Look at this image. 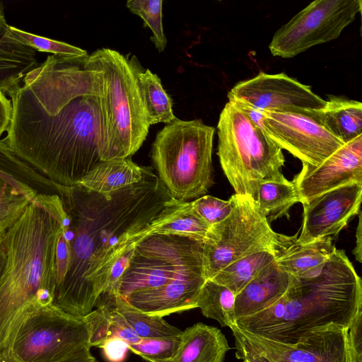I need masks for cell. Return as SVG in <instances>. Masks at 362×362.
I'll return each mask as SVG.
<instances>
[{
  "instance_id": "ffe728a7",
  "label": "cell",
  "mask_w": 362,
  "mask_h": 362,
  "mask_svg": "<svg viewBox=\"0 0 362 362\" xmlns=\"http://www.w3.org/2000/svg\"><path fill=\"white\" fill-rule=\"evenodd\" d=\"M39 64L36 51L12 36L0 2V90L7 93L21 85Z\"/></svg>"
},
{
  "instance_id": "277c9868",
  "label": "cell",
  "mask_w": 362,
  "mask_h": 362,
  "mask_svg": "<svg viewBox=\"0 0 362 362\" xmlns=\"http://www.w3.org/2000/svg\"><path fill=\"white\" fill-rule=\"evenodd\" d=\"M362 307V281L342 250L335 247L322 272L292 276L284 296L269 308L239 318L235 326L269 340L295 344L303 336L332 325L349 329Z\"/></svg>"
},
{
  "instance_id": "f6af8a7d",
  "label": "cell",
  "mask_w": 362,
  "mask_h": 362,
  "mask_svg": "<svg viewBox=\"0 0 362 362\" xmlns=\"http://www.w3.org/2000/svg\"></svg>"
},
{
  "instance_id": "8fae6325",
  "label": "cell",
  "mask_w": 362,
  "mask_h": 362,
  "mask_svg": "<svg viewBox=\"0 0 362 362\" xmlns=\"http://www.w3.org/2000/svg\"><path fill=\"white\" fill-rule=\"evenodd\" d=\"M361 0H316L274 35L269 48L272 55L291 58L309 48L339 37L361 11Z\"/></svg>"
},
{
  "instance_id": "4fadbf2b",
  "label": "cell",
  "mask_w": 362,
  "mask_h": 362,
  "mask_svg": "<svg viewBox=\"0 0 362 362\" xmlns=\"http://www.w3.org/2000/svg\"><path fill=\"white\" fill-rule=\"evenodd\" d=\"M316 110L263 111V130L302 164L317 166L345 144L322 123Z\"/></svg>"
},
{
  "instance_id": "f1b7e54d",
  "label": "cell",
  "mask_w": 362,
  "mask_h": 362,
  "mask_svg": "<svg viewBox=\"0 0 362 362\" xmlns=\"http://www.w3.org/2000/svg\"><path fill=\"white\" fill-rule=\"evenodd\" d=\"M235 294L226 286L211 279L203 284L197 300V308H200L206 317L216 320L222 327L235 325Z\"/></svg>"
},
{
  "instance_id": "8992f818",
  "label": "cell",
  "mask_w": 362,
  "mask_h": 362,
  "mask_svg": "<svg viewBox=\"0 0 362 362\" xmlns=\"http://www.w3.org/2000/svg\"><path fill=\"white\" fill-rule=\"evenodd\" d=\"M214 133V127L201 120L177 118L158 132L151 156L173 199L187 202L204 196L212 186Z\"/></svg>"
},
{
  "instance_id": "836d02e7",
  "label": "cell",
  "mask_w": 362,
  "mask_h": 362,
  "mask_svg": "<svg viewBox=\"0 0 362 362\" xmlns=\"http://www.w3.org/2000/svg\"><path fill=\"white\" fill-rule=\"evenodd\" d=\"M191 203L194 211L211 227L226 219L233 209L231 197L228 200H223L210 195H204Z\"/></svg>"
},
{
  "instance_id": "ac0fdd59",
  "label": "cell",
  "mask_w": 362,
  "mask_h": 362,
  "mask_svg": "<svg viewBox=\"0 0 362 362\" xmlns=\"http://www.w3.org/2000/svg\"><path fill=\"white\" fill-rule=\"evenodd\" d=\"M292 276L276 260L256 275L235 295L236 320L257 314L274 305L286 292Z\"/></svg>"
},
{
  "instance_id": "1f68e13d",
  "label": "cell",
  "mask_w": 362,
  "mask_h": 362,
  "mask_svg": "<svg viewBox=\"0 0 362 362\" xmlns=\"http://www.w3.org/2000/svg\"><path fill=\"white\" fill-rule=\"evenodd\" d=\"M12 36L18 42L35 51L49 52L53 55L64 57L87 56L86 50L68 43L38 36L10 25Z\"/></svg>"
},
{
  "instance_id": "8d00e7d4",
  "label": "cell",
  "mask_w": 362,
  "mask_h": 362,
  "mask_svg": "<svg viewBox=\"0 0 362 362\" xmlns=\"http://www.w3.org/2000/svg\"><path fill=\"white\" fill-rule=\"evenodd\" d=\"M67 221L58 238L56 250L57 287L62 281L67 271L70 260V245L66 235Z\"/></svg>"
},
{
  "instance_id": "7a4b0ae2",
  "label": "cell",
  "mask_w": 362,
  "mask_h": 362,
  "mask_svg": "<svg viewBox=\"0 0 362 362\" xmlns=\"http://www.w3.org/2000/svg\"><path fill=\"white\" fill-rule=\"evenodd\" d=\"M6 94L12 117L2 140L40 174L54 184L73 187L102 162L97 97H79L60 107H42L21 83Z\"/></svg>"
},
{
  "instance_id": "60d3db41",
  "label": "cell",
  "mask_w": 362,
  "mask_h": 362,
  "mask_svg": "<svg viewBox=\"0 0 362 362\" xmlns=\"http://www.w3.org/2000/svg\"><path fill=\"white\" fill-rule=\"evenodd\" d=\"M358 226H357L356 232V247L353 250L352 252H353V254L354 255L356 260L358 261L360 263H361V258H362V256H361L362 231L361 230H362V227H361V210L358 211Z\"/></svg>"
},
{
  "instance_id": "2e32d148",
  "label": "cell",
  "mask_w": 362,
  "mask_h": 362,
  "mask_svg": "<svg viewBox=\"0 0 362 362\" xmlns=\"http://www.w3.org/2000/svg\"><path fill=\"white\" fill-rule=\"evenodd\" d=\"M302 165L292 180L301 204L345 185L362 184V135L344 144L317 166Z\"/></svg>"
},
{
  "instance_id": "484cf974",
  "label": "cell",
  "mask_w": 362,
  "mask_h": 362,
  "mask_svg": "<svg viewBox=\"0 0 362 362\" xmlns=\"http://www.w3.org/2000/svg\"><path fill=\"white\" fill-rule=\"evenodd\" d=\"M98 304H103L117 310L141 339L175 337L180 335L182 332L170 325L163 317L144 313L120 298L101 295L96 305Z\"/></svg>"
},
{
  "instance_id": "52a82bcc",
  "label": "cell",
  "mask_w": 362,
  "mask_h": 362,
  "mask_svg": "<svg viewBox=\"0 0 362 362\" xmlns=\"http://www.w3.org/2000/svg\"><path fill=\"white\" fill-rule=\"evenodd\" d=\"M217 155L235 194H250V183L283 182L282 149L233 101L223 108L217 124Z\"/></svg>"
},
{
  "instance_id": "74e56055",
  "label": "cell",
  "mask_w": 362,
  "mask_h": 362,
  "mask_svg": "<svg viewBox=\"0 0 362 362\" xmlns=\"http://www.w3.org/2000/svg\"><path fill=\"white\" fill-rule=\"evenodd\" d=\"M99 347L108 362H123L129 351V344L117 337L107 338Z\"/></svg>"
},
{
  "instance_id": "44dd1931",
  "label": "cell",
  "mask_w": 362,
  "mask_h": 362,
  "mask_svg": "<svg viewBox=\"0 0 362 362\" xmlns=\"http://www.w3.org/2000/svg\"><path fill=\"white\" fill-rule=\"evenodd\" d=\"M330 237L309 243L296 242L282 251L276 258L278 266L290 276L311 278L319 275L335 249Z\"/></svg>"
},
{
  "instance_id": "ab89813d",
  "label": "cell",
  "mask_w": 362,
  "mask_h": 362,
  "mask_svg": "<svg viewBox=\"0 0 362 362\" xmlns=\"http://www.w3.org/2000/svg\"><path fill=\"white\" fill-rule=\"evenodd\" d=\"M12 117V105L6 93L0 90V137L7 132Z\"/></svg>"
},
{
  "instance_id": "b9f144b4",
  "label": "cell",
  "mask_w": 362,
  "mask_h": 362,
  "mask_svg": "<svg viewBox=\"0 0 362 362\" xmlns=\"http://www.w3.org/2000/svg\"><path fill=\"white\" fill-rule=\"evenodd\" d=\"M6 230L0 228V279L6 262V246L4 238Z\"/></svg>"
},
{
  "instance_id": "4dcf8cb0",
  "label": "cell",
  "mask_w": 362,
  "mask_h": 362,
  "mask_svg": "<svg viewBox=\"0 0 362 362\" xmlns=\"http://www.w3.org/2000/svg\"><path fill=\"white\" fill-rule=\"evenodd\" d=\"M162 0H129L127 2L129 11L141 17L145 25L151 30V39L160 52L167 45L162 23Z\"/></svg>"
},
{
  "instance_id": "4316f807",
  "label": "cell",
  "mask_w": 362,
  "mask_h": 362,
  "mask_svg": "<svg viewBox=\"0 0 362 362\" xmlns=\"http://www.w3.org/2000/svg\"><path fill=\"white\" fill-rule=\"evenodd\" d=\"M35 189L6 169L0 159V227L6 230L18 218L37 195Z\"/></svg>"
},
{
  "instance_id": "5b68a950",
  "label": "cell",
  "mask_w": 362,
  "mask_h": 362,
  "mask_svg": "<svg viewBox=\"0 0 362 362\" xmlns=\"http://www.w3.org/2000/svg\"><path fill=\"white\" fill-rule=\"evenodd\" d=\"M119 52L102 48L84 59L103 78L98 106V151L101 161L131 158L148 135L150 124L136 78L138 63Z\"/></svg>"
},
{
  "instance_id": "5bb4252c",
  "label": "cell",
  "mask_w": 362,
  "mask_h": 362,
  "mask_svg": "<svg viewBox=\"0 0 362 362\" xmlns=\"http://www.w3.org/2000/svg\"><path fill=\"white\" fill-rule=\"evenodd\" d=\"M228 101L244 104L260 111L315 110L326 100L284 73L259 72L253 78L237 83L228 93Z\"/></svg>"
},
{
  "instance_id": "e575fe53",
  "label": "cell",
  "mask_w": 362,
  "mask_h": 362,
  "mask_svg": "<svg viewBox=\"0 0 362 362\" xmlns=\"http://www.w3.org/2000/svg\"><path fill=\"white\" fill-rule=\"evenodd\" d=\"M105 308L108 318V332L110 337H117L126 341L129 344H136L141 340L125 318L114 308L98 304Z\"/></svg>"
},
{
  "instance_id": "9c48e42d",
  "label": "cell",
  "mask_w": 362,
  "mask_h": 362,
  "mask_svg": "<svg viewBox=\"0 0 362 362\" xmlns=\"http://www.w3.org/2000/svg\"><path fill=\"white\" fill-rule=\"evenodd\" d=\"M233 209L211 227L204 241L203 262L206 279L233 262L266 249L284 250L297 240L274 231L250 194L231 196Z\"/></svg>"
},
{
  "instance_id": "cb8c5ba5",
  "label": "cell",
  "mask_w": 362,
  "mask_h": 362,
  "mask_svg": "<svg viewBox=\"0 0 362 362\" xmlns=\"http://www.w3.org/2000/svg\"><path fill=\"white\" fill-rule=\"evenodd\" d=\"M250 195L268 222L289 217V210L299 202L297 189L292 181H257L250 183Z\"/></svg>"
},
{
  "instance_id": "ba28073f",
  "label": "cell",
  "mask_w": 362,
  "mask_h": 362,
  "mask_svg": "<svg viewBox=\"0 0 362 362\" xmlns=\"http://www.w3.org/2000/svg\"><path fill=\"white\" fill-rule=\"evenodd\" d=\"M89 314H68L52 303L27 311L11 332L6 347L18 362H59L90 349Z\"/></svg>"
},
{
  "instance_id": "83f0119b",
  "label": "cell",
  "mask_w": 362,
  "mask_h": 362,
  "mask_svg": "<svg viewBox=\"0 0 362 362\" xmlns=\"http://www.w3.org/2000/svg\"><path fill=\"white\" fill-rule=\"evenodd\" d=\"M139 65L136 74L150 125L159 122L168 124L175 120L172 99L163 89L160 79L150 69H139Z\"/></svg>"
},
{
  "instance_id": "e0dca14e",
  "label": "cell",
  "mask_w": 362,
  "mask_h": 362,
  "mask_svg": "<svg viewBox=\"0 0 362 362\" xmlns=\"http://www.w3.org/2000/svg\"><path fill=\"white\" fill-rule=\"evenodd\" d=\"M206 280L202 261L186 269L168 284L134 292L124 300L144 313L163 317L197 308V298Z\"/></svg>"
},
{
  "instance_id": "7bdbcfd3",
  "label": "cell",
  "mask_w": 362,
  "mask_h": 362,
  "mask_svg": "<svg viewBox=\"0 0 362 362\" xmlns=\"http://www.w3.org/2000/svg\"><path fill=\"white\" fill-rule=\"evenodd\" d=\"M243 362H265L264 360L252 356H245L241 358Z\"/></svg>"
},
{
  "instance_id": "603a6c76",
  "label": "cell",
  "mask_w": 362,
  "mask_h": 362,
  "mask_svg": "<svg viewBox=\"0 0 362 362\" xmlns=\"http://www.w3.org/2000/svg\"><path fill=\"white\" fill-rule=\"evenodd\" d=\"M316 115L328 130L344 144L362 135V104L347 98L328 95Z\"/></svg>"
},
{
  "instance_id": "ee69618b",
  "label": "cell",
  "mask_w": 362,
  "mask_h": 362,
  "mask_svg": "<svg viewBox=\"0 0 362 362\" xmlns=\"http://www.w3.org/2000/svg\"><path fill=\"white\" fill-rule=\"evenodd\" d=\"M0 228L4 229V228H1V227H0ZM4 230H5V229H4Z\"/></svg>"
},
{
  "instance_id": "9a60e30c",
  "label": "cell",
  "mask_w": 362,
  "mask_h": 362,
  "mask_svg": "<svg viewBox=\"0 0 362 362\" xmlns=\"http://www.w3.org/2000/svg\"><path fill=\"white\" fill-rule=\"evenodd\" d=\"M361 196L362 184L351 183L302 203L303 223L296 242L305 244L337 236L349 221L358 215Z\"/></svg>"
},
{
  "instance_id": "d590c367",
  "label": "cell",
  "mask_w": 362,
  "mask_h": 362,
  "mask_svg": "<svg viewBox=\"0 0 362 362\" xmlns=\"http://www.w3.org/2000/svg\"><path fill=\"white\" fill-rule=\"evenodd\" d=\"M349 362H362V307L355 314L347 334Z\"/></svg>"
},
{
  "instance_id": "d6a6232c",
  "label": "cell",
  "mask_w": 362,
  "mask_h": 362,
  "mask_svg": "<svg viewBox=\"0 0 362 362\" xmlns=\"http://www.w3.org/2000/svg\"><path fill=\"white\" fill-rule=\"evenodd\" d=\"M180 342V335L166 338H142L138 343L129 344V349L147 361L166 360L173 355Z\"/></svg>"
},
{
  "instance_id": "3957f363",
  "label": "cell",
  "mask_w": 362,
  "mask_h": 362,
  "mask_svg": "<svg viewBox=\"0 0 362 362\" xmlns=\"http://www.w3.org/2000/svg\"><path fill=\"white\" fill-rule=\"evenodd\" d=\"M66 221L59 194H40L6 229V262L0 279V350L27 311L53 303L57 245Z\"/></svg>"
},
{
  "instance_id": "7402d4cb",
  "label": "cell",
  "mask_w": 362,
  "mask_h": 362,
  "mask_svg": "<svg viewBox=\"0 0 362 362\" xmlns=\"http://www.w3.org/2000/svg\"><path fill=\"white\" fill-rule=\"evenodd\" d=\"M146 167H141L131 158L102 161L83 177L76 185L100 194L110 193L137 183Z\"/></svg>"
},
{
  "instance_id": "d4e9b609",
  "label": "cell",
  "mask_w": 362,
  "mask_h": 362,
  "mask_svg": "<svg viewBox=\"0 0 362 362\" xmlns=\"http://www.w3.org/2000/svg\"><path fill=\"white\" fill-rule=\"evenodd\" d=\"M282 251L266 249L251 253L228 264L211 280L226 286L236 295L262 269L274 262Z\"/></svg>"
},
{
  "instance_id": "f35d334b",
  "label": "cell",
  "mask_w": 362,
  "mask_h": 362,
  "mask_svg": "<svg viewBox=\"0 0 362 362\" xmlns=\"http://www.w3.org/2000/svg\"><path fill=\"white\" fill-rule=\"evenodd\" d=\"M0 362H18L5 349L0 350ZM59 362H97L90 349H84Z\"/></svg>"
},
{
  "instance_id": "d6986e66",
  "label": "cell",
  "mask_w": 362,
  "mask_h": 362,
  "mask_svg": "<svg viewBox=\"0 0 362 362\" xmlns=\"http://www.w3.org/2000/svg\"><path fill=\"white\" fill-rule=\"evenodd\" d=\"M230 349L227 339L217 327L199 322L180 334L179 346L166 360L148 362H223Z\"/></svg>"
},
{
  "instance_id": "f546056e",
  "label": "cell",
  "mask_w": 362,
  "mask_h": 362,
  "mask_svg": "<svg viewBox=\"0 0 362 362\" xmlns=\"http://www.w3.org/2000/svg\"><path fill=\"white\" fill-rule=\"evenodd\" d=\"M211 226L194 211L191 202L182 206L160 228L158 233H177L205 240Z\"/></svg>"
},
{
  "instance_id": "7c38bea8",
  "label": "cell",
  "mask_w": 362,
  "mask_h": 362,
  "mask_svg": "<svg viewBox=\"0 0 362 362\" xmlns=\"http://www.w3.org/2000/svg\"><path fill=\"white\" fill-rule=\"evenodd\" d=\"M235 341L236 357L259 358L265 362H349L347 329L332 325L315 329L295 344H284L230 327Z\"/></svg>"
},
{
  "instance_id": "30bf717a",
  "label": "cell",
  "mask_w": 362,
  "mask_h": 362,
  "mask_svg": "<svg viewBox=\"0 0 362 362\" xmlns=\"http://www.w3.org/2000/svg\"><path fill=\"white\" fill-rule=\"evenodd\" d=\"M204 241L177 233L148 235L135 245L128 266L117 284L102 295L124 299L134 292L168 284L203 261Z\"/></svg>"
},
{
  "instance_id": "6da1fadb",
  "label": "cell",
  "mask_w": 362,
  "mask_h": 362,
  "mask_svg": "<svg viewBox=\"0 0 362 362\" xmlns=\"http://www.w3.org/2000/svg\"><path fill=\"white\" fill-rule=\"evenodd\" d=\"M67 216L70 260L52 304L76 316L93 311L108 286L117 259L160 226L184 204L173 199L146 167L137 183L100 194L81 186H59Z\"/></svg>"
}]
</instances>
